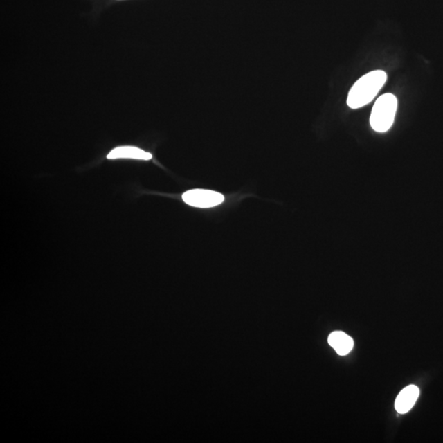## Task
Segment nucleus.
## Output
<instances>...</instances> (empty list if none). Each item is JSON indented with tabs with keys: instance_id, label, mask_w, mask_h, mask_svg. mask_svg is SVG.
Here are the masks:
<instances>
[{
	"instance_id": "nucleus-1",
	"label": "nucleus",
	"mask_w": 443,
	"mask_h": 443,
	"mask_svg": "<svg viewBox=\"0 0 443 443\" xmlns=\"http://www.w3.org/2000/svg\"><path fill=\"white\" fill-rule=\"evenodd\" d=\"M387 78L386 73L377 70L359 79L349 92L347 100L349 107L356 109L370 104L384 86Z\"/></svg>"
},
{
	"instance_id": "nucleus-2",
	"label": "nucleus",
	"mask_w": 443,
	"mask_h": 443,
	"mask_svg": "<svg viewBox=\"0 0 443 443\" xmlns=\"http://www.w3.org/2000/svg\"><path fill=\"white\" fill-rule=\"evenodd\" d=\"M397 109V100L392 94L381 96L375 102L370 116V125L377 132H386L392 126Z\"/></svg>"
},
{
	"instance_id": "nucleus-3",
	"label": "nucleus",
	"mask_w": 443,
	"mask_h": 443,
	"mask_svg": "<svg viewBox=\"0 0 443 443\" xmlns=\"http://www.w3.org/2000/svg\"><path fill=\"white\" fill-rule=\"evenodd\" d=\"M183 199L188 205L197 208H211L224 201L223 195L210 190L194 189L183 195Z\"/></svg>"
},
{
	"instance_id": "nucleus-4",
	"label": "nucleus",
	"mask_w": 443,
	"mask_h": 443,
	"mask_svg": "<svg viewBox=\"0 0 443 443\" xmlns=\"http://www.w3.org/2000/svg\"><path fill=\"white\" fill-rule=\"evenodd\" d=\"M419 396V389L415 385L405 388L398 394L395 402V408L399 414H406L415 404Z\"/></svg>"
},
{
	"instance_id": "nucleus-5",
	"label": "nucleus",
	"mask_w": 443,
	"mask_h": 443,
	"mask_svg": "<svg viewBox=\"0 0 443 443\" xmlns=\"http://www.w3.org/2000/svg\"><path fill=\"white\" fill-rule=\"evenodd\" d=\"M327 342L339 356H347L354 347V341L347 334L342 331L332 332Z\"/></svg>"
},
{
	"instance_id": "nucleus-6",
	"label": "nucleus",
	"mask_w": 443,
	"mask_h": 443,
	"mask_svg": "<svg viewBox=\"0 0 443 443\" xmlns=\"http://www.w3.org/2000/svg\"><path fill=\"white\" fill-rule=\"evenodd\" d=\"M109 159H132L139 161H150L152 159V154L144 152L143 150L134 147V146H121L111 150L107 155Z\"/></svg>"
}]
</instances>
